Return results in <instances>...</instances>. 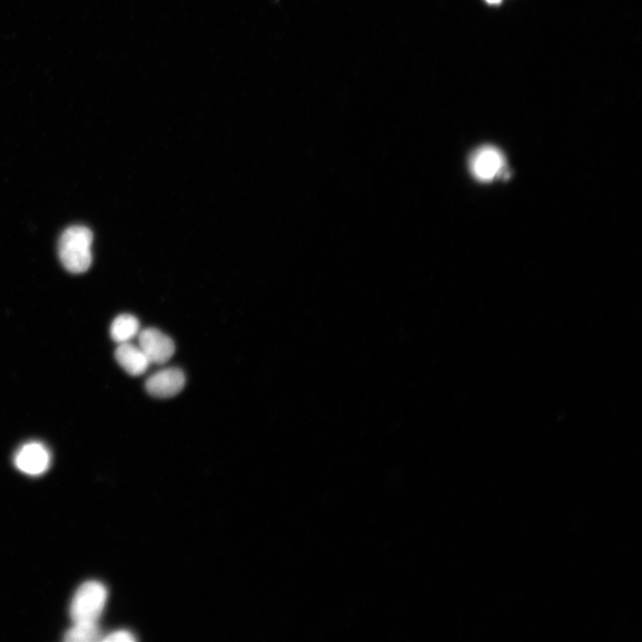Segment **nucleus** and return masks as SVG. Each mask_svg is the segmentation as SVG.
Instances as JSON below:
<instances>
[{
	"label": "nucleus",
	"mask_w": 642,
	"mask_h": 642,
	"mask_svg": "<svg viewBox=\"0 0 642 642\" xmlns=\"http://www.w3.org/2000/svg\"><path fill=\"white\" fill-rule=\"evenodd\" d=\"M139 332V321L127 313L117 316L110 327L111 337L118 345L131 342Z\"/></svg>",
	"instance_id": "nucleus-8"
},
{
	"label": "nucleus",
	"mask_w": 642,
	"mask_h": 642,
	"mask_svg": "<svg viewBox=\"0 0 642 642\" xmlns=\"http://www.w3.org/2000/svg\"><path fill=\"white\" fill-rule=\"evenodd\" d=\"M486 2L491 5H499L502 4L503 0H486Z\"/></svg>",
	"instance_id": "nucleus-11"
},
{
	"label": "nucleus",
	"mask_w": 642,
	"mask_h": 642,
	"mask_svg": "<svg viewBox=\"0 0 642 642\" xmlns=\"http://www.w3.org/2000/svg\"><path fill=\"white\" fill-rule=\"evenodd\" d=\"M186 384L184 372L175 367L166 368L152 374L146 381L147 392L155 398H170L179 393Z\"/></svg>",
	"instance_id": "nucleus-5"
},
{
	"label": "nucleus",
	"mask_w": 642,
	"mask_h": 642,
	"mask_svg": "<svg viewBox=\"0 0 642 642\" xmlns=\"http://www.w3.org/2000/svg\"><path fill=\"white\" fill-rule=\"evenodd\" d=\"M52 462L51 453L42 443L30 442L17 452L15 465L23 473L30 476H40L45 473Z\"/></svg>",
	"instance_id": "nucleus-6"
},
{
	"label": "nucleus",
	"mask_w": 642,
	"mask_h": 642,
	"mask_svg": "<svg viewBox=\"0 0 642 642\" xmlns=\"http://www.w3.org/2000/svg\"><path fill=\"white\" fill-rule=\"evenodd\" d=\"M100 635L98 622H74L64 639L67 642H93L100 640Z\"/></svg>",
	"instance_id": "nucleus-9"
},
{
	"label": "nucleus",
	"mask_w": 642,
	"mask_h": 642,
	"mask_svg": "<svg viewBox=\"0 0 642 642\" xmlns=\"http://www.w3.org/2000/svg\"><path fill=\"white\" fill-rule=\"evenodd\" d=\"M115 355L119 365L133 376L145 374L151 365L141 348L131 342L120 344Z\"/></svg>",
	"instance_id": "nucleus-7"
},
{
	"label": "nucleus",
	"mask_w": 642,
	"mask_h": 642,
	"mask_svg": "<svg viewBox=\"0 0 642 642\" xmlns=\"http://www.w3.org/2000/svg\"><path fill=\"white\" fill-rule=\"evenodd\" d=\"M92 232L82 226L67 229L59 242V256L63 266L71 273H86L92 264Z\"/></svg>",
	"instance_id": "nucleus-1"
},
{
	"label": "nucleus",
	"mask_w": 642,
	"mask_h": 642,
	"mask_svg": "<svg viewBox=\"0 0 642 642\" xmlns=\"http://www.w3.org/2000/svg\"><path fill=\"white\" fill-rule=\"evenodd\" d=\"M102 640L106 642H133L136 638L131 631L120 630L108 634Z\"/></svg>",
	"instance_id": "nucleus-10"
},
{
	"label": "nucleus",
	"mask_w": 642,
	"mask_h": 642,
	"mask_svg": "<svg viewBox=\"0 0 642 642\" xmlns=\"http://www.w3.org/2000/svg\"><path fill=\"white\" fill-rule=\"evenodd\" d=\"M107 601V590L99 582L84 583L75 592L70 615L74 622H98Z\"/></svg>",
	"instance_id": "nucleus-2"
},
{
	"label": "nucleus",
	"mask_w": 642,
	"mask_h": 642,
	"mask_svg": "<svg viewBox=\"0 0 642 642\" xmlns=\"http://www.w3.org/2000/svg\"><path fill=\"white\" fill-rule=\"evenodd\" d=\"M138 337L139 346L150 364H165L175 353L172 339L157 329L147 328L140 330Z\"/></svg>",
	"instance_id": "nucleus-4"
},
{
	"label": "nucleus",
	"mask_w": 642,
	"mask_h": 642,
	"mask_svg": "<svg viewBox=\"0 0 642 642\" xmlns=\"http://www.w3.org/2000/svg\"><path fill=\"white\" fill-rule=\"evenodd\" d=\"M470 168L473 177L480 182L509 178L505 156L494 146H483L477 149L471 156Z\"/></svg>",
	"instance_id": "nucleus-3"
}]
</instances>
